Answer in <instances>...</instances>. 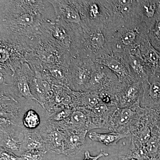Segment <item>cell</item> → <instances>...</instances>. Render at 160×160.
I'll list each match as a JSON object with an SVG mask.
<instances>
[{
    "instance_id": "7a4b0ae2",
    "label": "cell",
    "mask_w": 160,
    "mask_h": 160,
    "mask_svg": "<svg viewBox=\"0 0 160 160\" xmlns=\"http://www.w3.org/2000/svg\"><path fill=\"white\" fill-rule=\"evenodd\" d=\"M112 32L106 26L95 28L82 25L73 34L71 58L80 57L93 61L109 53L112 51Z\"/></svg>"
},
{
    "instance_id": "f546056e",
    "label": "cell",
    "mask_w": 160,
    "mask_h": 160,
    "mask_svg": "<svg viewBox=\"0 0 160 160\" xmlns=\"http://www.w3.org/2000/svg\"><path fill=\"white\" fill-rule=\"evenodd\" d=\"M41 123L39 115L33 109H29L24 113L22 124L25 129L28 131L37 129L41 125Z\"/></svg>"
},
{
    "instance_id": "9c48e42d",
    "label": "cell",
    "mask_w": 160,
    "mask_h": 160,
    "mask_svg": "<svg viewBox=\"0 0 160 160\" xmlns=\"http://www.w3.org/2000/svg\"><path fill=\"white\" fill-rule=\"evenodd\" d=\"M1 130L24 128L22 118L24 113V99L18 100L8 96L1 95Z\"/></svg>"
},
{
    "instance_id": "603a6c76",
    "label": "cell",
    "mask_w": 160,
    "mask_h": 160,
    "mask_svg": "<svg viewBox=\"0 0 160 160\" xmlns=\"http://www.w3.org/2000/svg\"><path fill=\"white\" fill-rule=\"evenodd\" d=\"M88 132H79L65 130L64 153L67 156L72 157L82 151L86 142Z\"/></svg>"
},
{
    "instance_id": "d6986e66",
    "label": "cell",
    "mask_w": 160,
    "mask_h": 160,
    "mask_svg": "<svg viewBox=\"0 0 160 160\" xmlns=\"http://www.w3.org/2000/svg\"><path fill=\"white\" fill-rule=\"evenodd\" d=\"M142 92V83L141 82L127 85L116 95L118 108H128L133 106L141 101Z\"/></svg>"
},
{
    "instance_id": "7c38bea8",
    "label": "cell",
    "mask_w": 160,
    "mask_h": 160,
    "mask_svg": "<svg viewBox=\"0 0 160 160\" xmlns=\"http://www.w3.org/2000/svg\"><path fill=\"white\" fill-rule=\"evenodd\" d=\"M0 41V68L14 71L22 63L26 62V50L14 43Z\"/></svg>"
},
{
    "instance_id": "ac0fdd59",
    "label": "cell",
    "mask_w": 160,
    "mask_h": 160,
    "mask_svg": "<svg viewBox=\"0 0 160 160\" xmlns=\"http://www.w3.org/2000/svg\"><path fill=\"white\" fill-rule=\"evenodd\" d=\"M118 107L100 102L90 110L92 122L94 129H109V122Z\"/></svg>"
},
{
    "instance_id": "f1b7e54d",
    "label": "cell",
    "mask_w": 160,
    "mask_h": 160,
    "mask_svg": "<svg viewBox=\"0 0 160 160\" xmlns=\"http://www.w3.org/2000/svg\"><path fill=\"white\" fill-rule=\"evenodd\" d=\"M150 158L160 154V130L157 128L151 129V136L146 145Z\"/></svg>"
},
{
    "instance_id": "4316f807",
    "label": "cell",
    "mask_w": 160,
    "mask_h": 160,
    "mask_svg": "<svg viewBox=\"0 0 160 160\" xmlns=\"http://www.w3.org/2000/svg\"><path fill=\"white\" fill-rule=\"evenodd\" d=\"M151 128L147 122L145 113L142 122L131 133L130 138L131 139L138 141L143 145H146L151 137Z\"/></svg>"
},
{
    "instance_id": "2e32d148",
    "label": "cell",
    "mask_w": 160,
    "mask_h": 160,
    "mask_svg": "<svg viewBox=\"0 0 160 160\" xmlns=\"http://www.w3.org/2000/svg\"><path fill=\"white\" fill-rule=\"evenodd\" d=\"M138 47L124 53L132 74L137 82L142 83L152 74L141 57Z\"/></svg>"
},
{
    "instance_id": "3957f363",
    "label": "cell",
    "mask_w": 160,
    "mask_h": 160,
    "mask_svg": "<svg viewBox=\"0 0 160 160\" xmlns=\"http://www.w3.org/2000/svg\"><path fill=\"white\" fill-rule=\"evenodd\" d=\"M148 38V27L141 21L123 26L112 32V51L126 53L137 48Z\"/></svg>"
},
{
    "instance_id": "83f0119b",
    "label": "cell",
    "mask_w": 160,
    "mask_h": 160,
    "mask_svg": "<svg viewBox=\"0 0 160 160\" xmlns=\"http://www.w3.org/2000/svg\"><path fill=\"white\" fill-rule=\"evenodd\" d=\"M131 140L129 152L126 155L127 156L136 160H148L150 158L146 145L133 139Z\"/></svg>"
},
{
    "instance_id": "8992f818",
    "label": "cell",
    "mask_w": 160,
    "mask_h": 160,
    "mask_svg": "<svg viewBox=\"0 0 160 160\" xmlns=\"http://www.w3.org/2000/svg\"><path fill=\"white\" fill-rule=\"evenodd\" d=\"M96 63L88 58H71L68 67V87L75 92L87 91Z\"/></svg>"
},
{
    "instance_id": "cb8c5ba5",
    "label": "cell",
    "mask_w": 160,
    "mask_h": 160,
    "mask_svg": "<svg viewBox=\"0 0 160 160\" xmlns=\"http://www.w3.org/2000/svg\"><path fill=\"white\" fill-rule=\"evenodd\" d=\"M75 102L74 107H79L91 110L101 102L98 92H75Z\"/></svg>"
},
{
    "instance_id": "30bf717a",
    "label": "cell",
    "mask_w": 160,
    "mask_h": 160,
    "mask_svg": "<svg viewBox=\"0 0 160 160\" xmlns=\"http://www.w3.org/2000/svg\"><path fill=\"white\" fill-rule=\"evenodd\" d=\"M94 62L106 66L117 76L121 82L129 85L137 81L132 74L124 53L111 51L93 60Z\"/></svg>"
},
{
    "instance_id": "9a60e30c",
    "label": "cell",
    "mask_w": 160,
    "mask_h": 160,
    "mask_svg": "<svg viewBox=\"0 0 160 160\" xmlns=\"http://www.w3.org/2000/svg\"><path fill=\"white\" fill-rule=\"evenodd\" d=\"M142 83L143 92L140 106L144 108H157L160 106V73L152 75Z\"/></svg>"
},
{
    "instance_id": "836d02e7",
    "label": "cell",
    "mask_w": 160,
    "mask_h": 160,
    "mask_svg": "<svg viewBox=\"0 0 160 160\" xmlns=\"http://www.w3.org/2000/svg\"><path fill=\"white\" fill-rule=\"evenodd\" d=\"M0 160H21L20 157L14 153L0 147Z\"/></svg>"
},
{
    "instance_id": "484cf974",
    "label": "cell",
    "mask_w": 160,
    "mask_h": 160,
    "mask_svg": "<svg viewBox=\"0 0 160 160\" xmlns=\"http://www.w3.org/2000/svg\"><path fill=\"white\" fill-rule=\"evenodd\" d=\"M88 137L93 142H98L107 146H114L120 140L130 137V136L128 135L121 134L114 132L106 133L90 132Z\"/></svg>"
},
{
    "instance_id": "d6a6232c",
    "label": "cell",
    "mask_w": 160,
    "mask_h": 160,
    "mask_svg": "<svg viewBox=\"0 0 160 160\" xmlns=\"http://www.w3.org/2000/svg\"><path fill=\"white\" fill-rule=\"evenodd\" d=\"M47 152L32 150L23 152L20 155L21 160H44Z\"/></svg>"
},
{
    "instance_id": "d590c367",
    "label": "cell",
    "mask_w": 160,
    "mask_h": 160,
    "mask_svg": "<svg viewBox=\"0 0 160 160\" xmlns=\"http://www.w3.org/2000/svg\"><path fill=\"white\" fill-rule=\"evenodd\" d=\"M117 160H136L132 158H129V157L127 156V155L126 156H121L119 157L118 158Z\"/></svg>"
},
{
    "instance_id": "52a82bcc",
    "label": "cell",
    "mask_w": 160,
    "mask_h": 160,
    "mask_svg": "<svg viewBox=\"0 0 160 160\" xmlns=\"http://www.w3.org/2000/svg\"><path fill=\"white\" fill-rule=\"evenodd\" d=\"M95 63L87 91H106L117 95L127 86L121 82L109 68Z\"/></svg>"
},
{
    "instance_id": "44dd1931",
    "label": "cell",
    "mask_w": 160,
    "mask_h": 160,
    "mask_svg": "<svg viewBox=\"0 0 160 160\" xmlns=\"http://www.w3.org/2000/svg\"><path fill=\"white\" fill-rule=\"evenodd\" d=\"M138 48L141 57L152 74L160 73V52L152 46L149 38L144 40Z\"/></svg>"
},
{
    "instance_id": "277c9868",
    "label": "cell",
    "mask_w": 160,
    "mask_h": 160,
    "mask_svg": "<svg viewBox=\"0 0 160 160\" xmlns=\"http://www.w3.org/2000/svg\"><path fill=\"white\" fill-rule=\"evenodd\" d=\"M102 2L109 14L106 26L111 31L141 21L137 0H102Z\"/></svg>"
},
{
    "instance_id": "4fadbf2b",
    "label": "cell",
    "mask_w": 160,
    "mask_h": 160,
    "mask_svg": "<svg viewBox=\"0 0 160 160\" xmlns=\"http://www.w3.org/2000/svg\"><path fill=\"white\" fill-rule=\"evenodd\" d=\"M90 110L81 107H73L68 119L57 124L63 130L88 132L94 129L92 122Z\"/></svg>"
},
{
    "instance_id": "7402d4cb",
    "label": "cell",
    "mask_w": 160,
    "mask_h": 160,
    "mask_svg": "<svg viewBox=\"0 0 160 160\" xmlns=\"http://www.w3.org/2000/svg\"><path fill=\"white\" fill-rule=\"evenodd\" d=\"M50 33L56 41L70 52L73 42V32L71 27L62 20L57 18L52 26Z\"/></svg>"
},
{
    "instance_id": "e575fe53",
    "label": "cell",
    "mask_w": 160,
    "mask_h": 160,
    "mask_svg": "<svg viewBox=\"0 0 160 160\" xmlns=\"http://www.w3.org/2000/svg\"><path fill=\"white\" fill-rule=\"evenodd\" d=\"M109 153L102 150H101L100 153L96 156H92L88 150H86L85 152V158L83 160H98L100 158L103 157H107Z\"/></svg>"
},
{
    "instance_id": "5bb4252c",
    "label": "cell",
    "mask_w": 160,
    "mask_h": 160,
    "mask_svg": "<svg viewBox=\"0 0 160 160\" xmlns=\"http://www.w3.org/2000/svg\"><path fill=\"white\" fill-rule=\"evenodd\" d=\"M53 6L57 18L67 23L70 27L82 26L79 11L72 0H48Z\"/></svg>"
},
{
    "instance_id": "1f68e13d",
    "label": "cell",
    "mask_w": 160,
    "mask_h": 160,
    "mask_svg": "<svg viewBox=\"0 0 160 160\" xmlns=\"http://www.w3.org/2000/svg\"><path fill=\"white\" fill-rule=\"evenodd\" d=\"M146 118L151 129L157 128L160 130V106L153 109L146 108Z\"/></svg>"
},
{
    "instance_id": "ffe728a7",
    "label": "cell",
    "mask_w": 160,
    "mask_h": 160,
    "mask_svg": "<svg viewBox=\"0 0 160 160\" xmlns=\"http://www.w3.org/2000/svg\"><path fill=\"white\" fill-rule=\"evenodd\" d=\"M138 9L141 22L146 24L148 30L160 13V1L138 0Z\"/></svg>"
},
{
    "instance_id": "5b68a950",
    "label": "cell",
    "mask_w": 160,
    "mask_h": 160,
    "mask_svg": "<svg viewBox=\"0 0 160 160\" xmlns=\"http://www.w3.org/2000/svg\"><path fill=\"white\" fill-rule=\"evenodd\" d=\"M145 112L146 108L141 107L140 101L128 108H118L112 117L108 129L130 137L142 122Z\"/></svg>"
},
{
    "instance_id": "4dcf8cb0",
    "label": "cell",
    "mask_w": 160,
    "mask_h": 160,
    "mask_svg": "<svg viewBox=\"0 0 160 160\" xmlns=\"http://www.w3.org/2000/svg\"><path fill=\"white\" fill-rule=\"evenodd\" d=\"M148 37L152 45L160 52V13L148 30Z\"/></svg>"
},
{
    "instance_id": "e0dca14e",
    "label": "cell",
    "mask_w": 160,
    "mask_h": 160,
    "mask_svg": "<svg viewBox=\"0 0 160 160\" xmlns=\"http://www.w3.org/2000/svg\"><path fill=\"white\" fill-rule=\"evenodd\" d=\"M26 130L16 128L0 131L1 146L15 154L21 155L23 153V141Z\"/></svg>"
},
{
    "instance_id": "8fae6325",
    "label": "cell",
    "mask_w": 160,
    "mask_h": 160,
    "mask_svg": "<svg viewBox=\"0 0 160 160\" xmlns=\"http://www.w3.org/2000/svg\"><path fill=\"white\" fill-rule=\"evenodd\" d=\"M38 132L45 142L47 152L57 154L64 153L65 130L48 119L42 125Z\"/></svg>"
},
{
    "instance_id": "ba28073f",
    "label": "cell",
    "mask_w": 160,
    "mask_h": 160,
    "mask_svg": "<svg viewBox=\"0 0 160 160\" xmlns=\"http://www.w3.org/2000/svg\"><path fill=\"white\" fill-rule=\"evenodd\" d=\"M82 25L88 27L106 26L109 19L108 10L101 0H75Z\"/></svg>"
},
{
    "instance_id": "6da1fadb",
    "label": "cell",
    "mask_w": 160,
    "mask_h": 160,
    "mask_svg": "<svg viewBox=\"0 0 160 160\" xmlns=\"http://www.w3.org/2000/svg\"><path fill=\"white\" fill-rule=\"evenodd\" d=\"M56 20L48 0H1L0 40L31 52Z\"/></svg>"
},
{
    "instance_id": "8d00e7d4",
    "label": "cell",
    "mask_w": 160,
    "mask_h": 160,
    "mask_svg": "<svg viewBox=\"0 0 160 160\" xmlns=\"http://www.w3.org/2000/svg\"><path fill=\"white\" fill-rule=\"evenodd\" d=\"M148 160H160V154L155 157L150 158Z\"/></svg>"
},
{
    "instance_id": "d4e9b609",
    "label": "cell",
    "mask_w": 160,
    "mask_h": 160,
    "mask_svg": "<svg viewBox=\"0 0 160 160\" xmlns=\"http://www.w3.org/2000/svg\"><path fill=\"white\" fill-rule=\"evenodd\" d=\"M23 147V152L32 150L47 152L45 142L38 131H25Z\"/></svg>"
}]
</instances>
